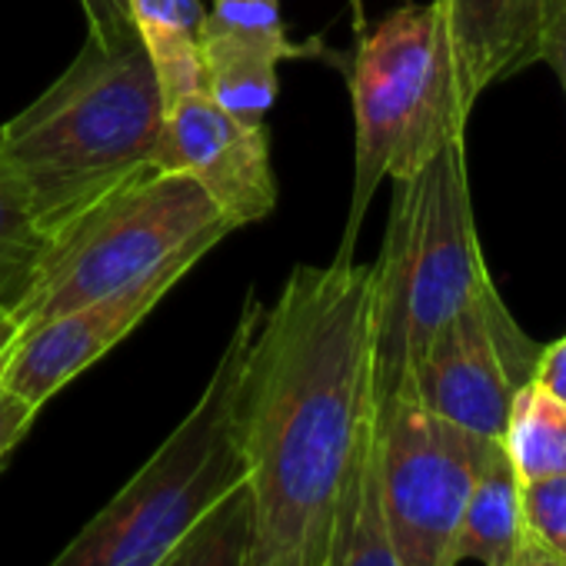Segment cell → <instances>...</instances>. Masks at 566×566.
Masks as SVG:
<instances>
[{"label": "cell", "mask_w": 566, "mask_h": 566, "mask_svg": "<svg viewBox=\"0 0 566 566\" xmlns=\"http://www.w3.org/2000/svg\"><path fill=\"white\" fill-rule=\"evenodd\" d=\"M223 237V230L207 233L187 243L160 266H154L150 273L130 280L127 287L97 297L71 314H61L48 324L24 327L8 364L4 390L41 410L57 390H64L101 357H107L127 334H134L147 321V314L164 304V297Z\"/></svg>", "instance_id": "cell-9"}, {"label": "cell", "mask_w": 566, "mask_h": 566, "mask_svg": "<svg viewBox=\"0 0 566 566\" xmlns=\"http://www.w3.org/2000/svg\"><path fill=\"white\" fill-rule=\"evenodd\" d=\"M263 304L250 294L193 410L48 566H154L207 510L247 483L233 413Z\"/></svg>", "instance_id": "cell-5"}, {"label": "cell", "mask_w": 566, "mask_h": 566, "mask_svg": "<svg viewBox=\"0 0 566 566\" xmlns=\"http://www.w3.org/2000/svg\"><path fill=\"white\" fill-rule=\"evenodd\" d=\"M21 334H24V327H21L11 314H0V390H4L8 364H11V354H14Z\"/></svg>", "instance_id": "cell-25"}, {"label": "cell", "mask_w": 566, "mask_h": 566, "mask_svg": "<svg viewBox=\"0 0 566 566\" xmlns=\"http://www.w3.org/2000/svg\"><path fill=\"white\" fill-rule=\"evenodd\" d=\"M490 280L467 180L463 140L394 180L384 250L374 263V387L394 397L427 344Z\"/></svg>", "instance_id": "cell-3"}, {"label": "cell", "mask_w": 566, "mask_h": 566, "mask_svg": "<svg viewBox=\"0 0 566 566\" xmlns=\"http://www.w3.org/2000/svg\"><path fill=\"white\" fill-rule=\"evenodd\" d=\"M164 101L137 34L87 38L74 64L0 127L8 164L48 240L154 170Z\"/></svg>", "instance_id": "cell-2"}, {"label": "cell", "mask_w": 566, "mask_h": 566, "mask_svg": "<svg viewBox=\"0 0 566 566\" xmlns=\"http://www.w3.org/2000/svg\"><path fill=\"white\" fill-rule=\"evenodd\" d=\"M539 61H546L563 91H566V0H559V4L549 11L546 18V28H543V44H539Z\"/></svg>", "instance_id": "cell-23"}, {"label": "cell", "mask_w": 566, "mask_h": 566, "mask_svg": "<svg viewBox=\"0 0 566 566\" xmlns=\"http://www.w3.org/2000/svg\"><path fill=\"white\" fill-rule=\"evenodd\" d=\"M503 450L520 483L566 473V403L539 384H523L513 394Z\"/></svg>", "instance_id": "cell-16"}, {"label": "cell", "mask_w": 566, "mask_h": 566, "mask_svg": "<svg viewBox=\"0 0 566 566\" xmlns=\"http://www.w3.org/2000/svg\"><path fill=\"white\" fill-rule=\"evenodd\" d=\"M354 104V187L337 253H354L377 187L417 174L463 140L473 104L463 94L450 28L437 0L400 4L357 34L347 61Z\"/></svg>", "instance_id": "cell-4"}, {"label": "cell", "mask_w": 566, "mask_h": 566, "mask_svg": "<svg viewBox=\"0 0 566 566\" xmlns=\"http://www.w3.org/2000/svg\"><path fill=\"white\" fill-rule=\"evenodd\" d=\"M523 536L566 559V473L520 483Z\"/></svg>", "instance_id": "cell-20"}, {"label": "cell", "mask_w": 566, "mask_h": 566, "mask_svg": "<svg viewBox=\"0 0 566 566\" xmlns=\"http://www.w3.org/2000/svg\"><path fill=\"white\" fill-rule=\"evenodd\" d=\"M203 34L237 38L276 51L283 61L304 57L307 51L287 38V24L280 14V0H210Z\"/></svg>", "instance_id": "cell-19"}, {"label": "cell", "mask_w": 566, "mask_h": 566, "mask_svg": "<svg viewBox=\"0 0 566 566\" xmlns=\"http://www.w3.org/2000/svg\"><path fill=\"white\" fill-rule=\"evenodd\" d=\"M556 4H559V0H549V11H553V8H556Z\"/></svg>", "instance_id": "cell-28"}, {"label": "cell", "mask_w": 566, "mask_h": 566, "mask_svg": "<svg viewBox=\"0 0 566 566\" xmlns=\"http://www.w3.org/2000/svg\"><path fill=\"white\" fill-rule=\"evenodd\" d=\"M217 230L233 233L237 227L193 177L147 170L51 240L34 287L11 317L21 327L48 324L127 287Z\"/></svg>", "instance_id": "cell-6"}, {"label": "cell", "mask_w": 566, "mask_h": 566, "mask_svg": "<svg viewBox=\"0 0 566 566\" xmlns=\"http://www.w3.org/2000/svg\"><path fill=\"white\" fill-rule=\"evenodd\" d=\"M533 384H539L546 394L566 403V337L556 340L553 347H543L536 370H533Z\"/></svg>", "instance_id": "cell-24"}, {"label": "cell", "mask_w": 566, "mask_h": 566, "mask_svg": "<svg viewBox=\"0 0 566 566\" xmlns=\"http://www.w3.org/2000/svg\"><path fill=\"white\" fill-rule=\"evenodd\" d=\"M51 240L41 233L28 193L0 144V314H14L34 287Z\"/></svg>", "instance_id": "cell-17"}, {"label": "cell", "mask_w": 566, "mask_h": 566, "mask_svg": "<svg viewBox=\"0 0 566 566\" xmlns=\"http://www.w3.org/2000/svg\"><path fill=\"white\" fill-rule=\"evenodd\" d=\"M513 566H566V559H563V556H556V553H549L546 546L533 543L530 536H523V539H520V549H516Z\"/></svg>", "instance_id": "cell-26"}, {"label": "cell", "mask_w": 566, "mask_h": 566, "mask_svg": "<svg viewBox=\"0 0 566 566\" xmlns=\"http://www.w3.org/2000/svg\"><path fill=\"white\" fill-rule=\"evenodd\" d=\"M350 11H354V34H364L367 24H364V0H350Z\"/></svg>", "instance_id": "cell-27"}, {"label": "cell", "mask_w": 566, "mask_h": 566, "mask_svg": "<svg viewBox=\"0 0 566 566\" xmlns=\"http://www.w3.org/2000/svg\"><path fill=\"white\" fill-rule=\"evenodd\" d=\"M543 347L533 344L493 283L427 344L403 384L430 413L486 440H503L513 394L533 380ZM400 387V390H403Z\"/></svg>", "instance_id": "cell-8"}, {"label": "cell", "mask_w": 566, "mask_h": 566, "mask_svg": "<svg viewBox=\"0 0 566 566\" xmlns=\"http://www.w3.org/2000/svg\"><path fill=\"white\" fill-rule=\"evenodd\" d=\"M253 500L247 483L207 510L154 566H250Z\"/></svg>", "instance_id": "cell-18"}, {"label": "cell", "mask_w": 566, "mask_h": 566, "mask_svg": "<svg viewBox=\"0 0 566 566\" xmlns=\"http://www.w3.org/2000/svg\"><path fill=\"white\" fill-rule=\"evenodd\" d=\"M81 4L87 14V31H91L87 38H94L101 44H114V41L137 34L127 0H81Z\"/></svg>", "instance_id": "cell-21"}, {"label": "cell", "mask_w": 566, "mask_h": 566, "mask_svg": "<svg viewBox=\"0 0 566 566\" xmlns=\"http://www.w3.org/2000/svg\"><path fill=\"white\" fill-rule=\"evenodd\" d=\"M154 170L193 177L237 230L270 217L276 207L266 127L240 124L210 91L164 104Z\"/></svg>", "instance_id": "cell-10"}, {"label": "cell", "mask_w": 566, "mask_h": 566, "mask_svg": "<svg viewBox=\"0 0 566 566\" xmlns=\"http://www.w3.org/2000/svg\"><path fill=\"white\" fill-rule=\"evenodd\" d=\"M34 417L38 410L31 403L18 400L8 390H0V463H4L14 453V447L28 437Z\"/></svg>", "instance_id": "cell-22"}, {"label": "cell", "mask_w": 566, "mask_h": 566, "mask_svg": "<svg viewBox=\"0 0 566 566\" xmlns=\"http://www.w3.org/2000/svg\"><path fill=\"white\" fill-rule=\"evenodd\" d=\"M253 500L250 566H324L344 486L377 433L374 266L337 253L291 270L237 390Z\"/></svg>", "instance_id": "cell-1"}, {"label": "cell", "mask_w": 566, "mask_h": 566, "mask_svg": "<svg viewBox=\"0 0 566 566\" xmlns=\"http://www.w3.org/2000/svg\"><path fill=\"white\" fill-rule=\"evenodd\" d=\"M496 447L430 413L407 387L377 403V483L397 566H457L460 516Z\"/></svg>", "instance_id": "cell-7"}, {"label": "cell", "mask_w": 566, "mask_h": 566, "mask_svg": "<svg viewBox=\"0 0 566 566\" xmlns=\"http://www.w3.org/2000/svg\"><path fill=\"white\" fill-rule=\"evenodd\" d=\"M324 566H397L380 506L377 433L344 486Z\"/></svg>", "instance_id": "cell-15"}, {"label": "cell", "mask_w": 566, "mask_h": 566, "mask_svg": "<svg viewBox=\"0 0 566 566\" xmlns=\"http://www.w3.org/2000/svg\"><path fill=\"white\" fill-rule=\"evenodd\" d=\"M200 54L210 97L240 124L263 127L266 111L276 104V67L283 57L263 44L220 34H200Z\"/></svg>", "instance_id": "cell-14"}, {"label": "cell", "mask_w": 566, "mask_h": 566, "mask_svg": "<svg viewBox=\"0 0 566 566\" xmlns=\"http://www.w3.org/2000/svg\"><path fill=\"white\" fill-rule=\"evenodd\" d=\"M134 31L147 48L160 101L207 91L200 34L207 21L203 0H127Z\"/></svg>", "instance_id": "cell-12"}, {"label": "cell", "mask_w": 566, "mask_h": 566, "mask_svg": "<svg viewBox=\"0 0 566 566\" xmlns=\"http://www.w3.org/2000/svg\"><path fill=\"white\" fill-rule=\"evenodd\" d=\"M443 8L460 84L470 104L539 61L549 0H437Z\"/></svg>", "instance_id": "cell-11"}, {"label": "cell", "mask_w": 566, "mask_h": 566, "mask_svg": "<svg viewBox=\"0 0 566 566\" xmlns=\"http://www.w3.org/2000/svg\"><path fill=\"white\" fill-rule=\"evenodd\" d=\"M523 539L520 523V480L506 460L503 443L486 457L480 467L453 543L457 566L463 559L483 563V566H513L516 549Z\"/></svg>", "instance_id": "cell-13"}]
</instances>
